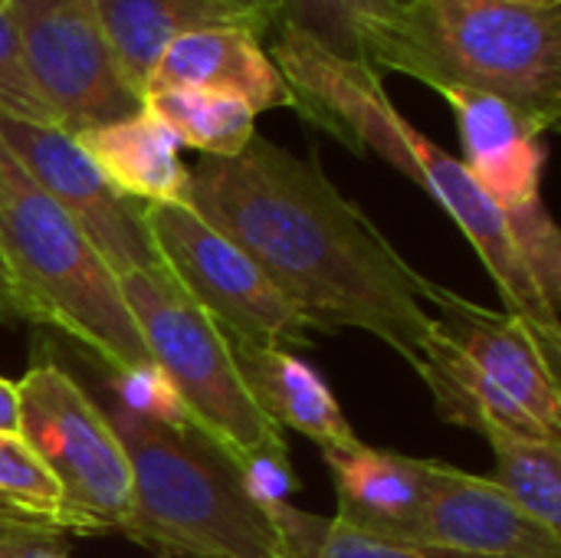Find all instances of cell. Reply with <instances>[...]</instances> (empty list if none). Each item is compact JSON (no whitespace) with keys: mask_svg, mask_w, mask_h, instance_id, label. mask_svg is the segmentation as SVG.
I'll use <instances>...</instances> for the list:
<instances>
[{"mask_svg":"<svg viewBox=\"0 0 561 558\" xmlns=\"http://www.w3.org/2000/svg\"><path fill=\"white\" fill-rule=\"evenodd\" d=\"M184 204L233 240L312 332L362 329L414 372L424 362L431 309L421 276L319 168L253 135L233 158L187 168Z\"/></svg>","mask_w":561,"mask_h":558,"instance_id":"obj_1","label":"cell"},{"mask_svg":"<svg viewBox=\"0 0 561 558\" xmlns=\"http://www.w3.org/2000/svg\"><path fill=\"white\" fill-rule=\"evenodd\" d=\"M276 26L279 33L270 56L296 95V112H302L312 125L325 128L342 145L355 151H375L404 178L421 184L450 214V220L463 230V237L490 270L506 306L503 312L523 319L552 352H561L559 312L529 280L506 230L503 210L483 194L463 161L447 155L398 112V105L385 92L381 76L329 56L286 23Z\"/></svg>","mask_w":561,"mask_h":558,"instance_id":"obj_2","label":"cell"},{"mask_svg":"<svg viewBox=\"0 0 561 558\" xmlns=\"http://www.w3.org/2000/svg\"><path fill=\"white\" fill-rule=\"evenodd\" d=\"M128 467L131 513L118 536L164 556L279 558L270 503L191 421H161L125 405L108 411Z\"/></svg>","mask_w":561,"mask_h":558,"instance_id":"obj_3","label":"cell"},{"mask_svg":"<svg viewBox=\"0 0 561 558\" xmlns=\"http://www.w3.org/2000/svg\"><path fill=\"white\" fill-rule=\"evenodd\" d=\"M118 286L184 418L240 467L260 503L286 500L296 477L283 431L253 405L217 322L161 263L122 273Z\"/></svg>","mask_w":561,"mask_h":558,"instance_id":"obj_4","label":"cell"},{"mask_svg":"<svg viewBox=\"0 0 561 558\" xmlns=\"http://www.w3.org/2000/svg\"><path fill=\"white\" fill-rule=\"evenodd\" d=\"M0 257L36 326H56L115 375L158 372L118 273L0 141Z\"/></svg>","mask_w":561,"mask_h":558,"instance_id":"obj_5","label":"cell"},{"mask_svg":"<svg viewBox=\"0 0 561 558\" xmlns=\"http://www.w3.org/2000/svg\"><path fill=\"white\" fill-rule=\"evenodd\" d=\"M431 335L417 375L437 414L467 431L500 428L561 444L559 352L523 319L427 283Z\"/></svg>","mask_w":561,"mask_h":558,"instance_id":"obj_6","label":"cell"},{"mask_svg":"<svg viewBox=\"0 0 561 558\" xmlns=\"http://www.w3.org/2000/svg\"><path fill=\"white\" fill-rule=\"evenodd\" d=\"M434 92L463 86L496 95L546 128L561 115V7L516 0H414Z\"/></svg>","mask_w":561,"mask_h":558,"instance_id":"obj_7","label":"cell"},{"mask_svg":"<svg viewBox=\"0 0 561 558\" xmlns=\"http://www.w3.org/2000/svg\"><path fill=\"white\" fill-rule=\"evenodd\" d=\"M16 391V434L59 490V529L122 533L131 513V467L108 414L49 362L30 365Z\"/></svg>","mask_w":561,"mask_h":558,"instance_id":"obj_8","label":"cell"},{"mask_svg":"<svg viewBox=\"0 0 561 558\" xmlns=\"http://www.w3.org/2000/svg\"><path fill=\"white\" fill-rule=\"evenodd\" d=\"M158 263L217 322L227 339L309 349L312 329L263 270L187 204H145Z\"/></svg>","mask_w":561,"mask_h":558,"instance_id":"obj_9","label":"cell"},{"mask_svg":"<svg viewBox=\"0 0 561 558\" xmlns=\"http://www.w3.org/2000/svg\"><path fill=\"white\" fill-rule=\"evenodd\" d=\"M26 76L72 138L128 118L141 95L125 82L95 0H7Z\"/></svg>","mask_w":561,"mask_h":558,"instance_id":"obj_10","label":"cell"},{"mask_svg":"<svg viewBox=\"0 0 561 558\" xmlns=\"http://www.w3.org/2000/svg\"><path fill=\"white\" fill-rule=\"evenodd\" d=\"M0 141L118 276L158 266L145 204L118 194L69 132L0 115Z\"/></svg>","mask_w":561,"mask_h":558,"instance_id":"obj_11","label":"cell"},{"mask_svg":"<svg viewBox=\"0 0 561 558\" xmlns=\"http://www.w3.org/2000/svg\"><path fill=\"white\" fill-rule=\"evenodd\" d=\"M417 546L480 558H561V536L519 510L490 477L434 460Z\"/></svg>","mask_w":561,"mask_h":558,"instance_id":"obj_12","label":"cell"},{"mask_svg":"<svg viewBox=\"0 0 561 558\" xmlns=\"http://www.w3.org/2000/svg\"><path fill=\"white\" fill-rule=\"evenodd\" d=\"M437 95L457 115L463 141V168L483 187V194L503 210H519L542 201L546 141L542 122L523 109L463 86H440Z\"/></svg>","mask_w":561,"mask_h":558,"instance_id":"obj_13","label":"cell"},{"mask_svg":"<svg viewBox=\"0 0 561 558\" xmlns=\"http://www.w3.org/2000/svg\"><path fill=\"white\" fill-rule=\"evenodd\" d=\"M342 62L375 76L427 79L414 0H279V20Z\"/></svg>","mask_w":561,"mask_h":558,"instance_id":"obj_14","label":"cell"},{"mask_svg":"<svg viewBox=\"0 0 561 558\" xmlns=\"http://www.w3.org/2000/svg\"><path fill=\"white\" fill-rule=\"evenodd\" d=\"M102 30L125 82L145 95L158 56L197 30L243 26L263 36L279 20V0H95Z\"/></svg>","mask_w":561,"mask_h":558,"instance_id":"obj_15","label":"cell"},{"mask_svg":"<svg viewBox=\"0 0 561 558\" xmlns=\"http://www.w3.org/2000/svg\"><path fill=\"white\" fill-rule=\"evenodd\" d=\"M322 460L335 483L339 523L381 539H398V543L414 539L427 500L434 460H417L398 451L368 447L365 441L329 447L322 451Z\"/></svg>","mask_w":561,"mask_h":558,"instance_id":"obj_16","label":"cell"},{"mask_svg":"<svg viewBox=\"0 0 561 558\" xmlns=\"http://www.w3.org/2000/svg\"><path fill=\"white\" fill-rule=\"evenodd\" d=\"M168 86L230 92L256 115L270 109H296V95L279 66L263 49L260 36L243 26L197 30L174 39L158 56L145 92Z\"/></svg>","mask_w":561,"mask_h":558,"instance_id":"obj_17","label":"cell"},{"mask_svg":"<svg viewBox=\"0 0 561 558\" xmlns=\"http://www.w3.org/2000/svg\"><path fill=\"white\" fill-rule=\"evenodd\" d=\"M227 342H230L237 372L266 421H273L279 431L283 428L299 431L302 437L319 444V451L345 447L358 441L332 388L296 352L279 349V345L237 342V339H227Z\"/></svg>","mask_w":561,"mask_h":558,"instance_id":"obj_18","label":"cell"},{"mask_svg":"<svg viewBox=\"0 0 561 558\" xmlns=\"http://www.w3.org/2000/svg\"><path fill=\"white\" fill-rule=\"evenodd\" d=\"M108 184L138 204H184L187 168L178 135L145 105L112 125L76 135Z\"/></svg>","mask_w":561,"mask_h":558,"instance_id":"obj_19","label":"cell"},{"mask_svg":"<svg viewBox=\"0 0 561 558\" xmlns=\"http://www.w3.org/2000/svg\"><path fill=\"white\" fill-rule=\"evenodd\" d=\"M141 105L154 112L181 141L207 158H233L256 135V112L230 92L210 89H151Z\"/></svg>","mask_w":561,"mask_h":558,"instance_id":"obj_20","label":"cell"},{"mask_svg":"<svg viewBox=\"0 0 561 558\" xmlns=\"http://www.w3.org/2000/svg\"><path fill=\"white\" fill-rule=\"evenodd\" d=\"M493 447V483L546 529L561 533V444L510 434L500 428L480 431Z\"/></svg>","mask_w":561,"mask_h":558,"instance_id":"obj_21","label":"cell"},{"mask_svg":"<svg viewBox=\"0 0 561 558\" xmlns=\"http://www.w3.org/2000/svg\"><path fill=\"white\" fill-rule=\"evenodd\" d=\"M270 516L279 533V558H480L450 553V549H434V546H417V543L368 536L339 523L335 516L325 520L286 500L270 503Z\"/></svg>","mask_w":561,"mask_h":558,"instance_id":"obj_22","label":"cell"},{"mask_svg":"<svg viewBox=\"0 0 561 558\" xmlns=\"http://www.w3.org/2000/svg\"><path fill=\"white\" fill-rule=\"evenodd\" d=\"M0 513L7 523L59 529V490L20 434H0Z\"/></svg>","mask_w":561,"mask_h":558,"instance_id":"obj_23","label":"cell"},{"mask_svg":"<svg viewBox=\"0 0 561 558\" xmlns=\"http://www.w3.org/2000/svg\"><path fill=\"white\" fill-rule=\"evenodd\" d=\"M503 217H506V230L516 243V253H519L529 280L536 283L542 299L559 312L561 237L552 214L546 210L542 201H536V204H526V207L510 210Z\"/></svg>","mask_w":561,"mask_h":558,"instance_id":"obj_24","label":"cell"},{"mask_svg":"<svg viewBox=\"0 0 561 558\" xmlns=\"http://www.w3.org/2000/svg\"><path fill=\"white\" fill-rule=\"evenodd\" d=\"M0 115L36 122V125H56V118L49 115V109L43 105V99L36 95L26 76L20 36H16L7 0H0Z\"/></svg>","mask_w":561,"mask_h":558,"instance_id":"obj_25","label":"cell"},{"mask_svg":"<svg viewBox=\"0 0 561 558\" xmlns=\"http://www.w3.org/2000/svg\"><path fill=\"white\" fill-rule=\"evenodd\" d=\"M0 558H66V549L53 529L0 523Z\"/></svg>","mask_w":561,"mask_h":558,"instance_id":"obj_26","label":"cell"},{"mask_svg":"<svg viewBox=\"0 0 561 558\" xmlns=\"http://www.w3.org/2000/svg\"><path fill=\"white\" fill-rule=\"evenodd\" d=\"M0 322H3V326L36 322V319H33V309L26 306V299H23L16 280H13L10 266L3 263V257H0Z\"/></svg>","mask_w":561,"mask_h":558,"instance_id":"obj_27","label":"cell"},{"mask_svg":"<svg viewBox=\"0 0 561 558\" xmlns=\"http://www.w3.org/2000/svg\"><path fill=\"white\" fill-rule=\"evenodd\" d=\"M20 431V391L16 382L0 378V434Z\"/></svg>","mask_w":561,"mask_h":558,"instance_id":"obj_28","label":"cell"},{"mask_svg":"<svg viewBox=\"0 0 561 558\" xmlns=\"http://www.w3.org/2000/svg\"><path fill=\"white\" fill-rule=\"evenodd\" d=\"M516 3H536V7H561V0H516Z\"/></svg>","mask_w":561,"mask_h":558,"instance_id":"obj_29","label":"cell"}]
</instances>
